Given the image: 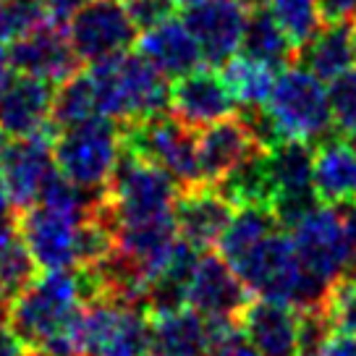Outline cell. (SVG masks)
<instances>
[{"label":"cell","instance_id":"obj_1","mask_svg":"<svg viewBox=\"0 0 356 356\" xmlns=\"http://www.w3.org/2000/svg\"><path fill=\"white\" fill-rule=\"evenodd\" d=\"M97 111L118 123L149 118L170 108V79L163 76L145 56L126 50L121 56L87 66Z\"/></svg>","mask_w":356,"mask_h":356},{"label":"cell","instance_id":"obj_2","mask_svg":"<svg viewBox=\"0 0 356 356\" xmlns=\"http://www.w3.org/2000/svg\"><path fill=\"white\" fill-rule=\"evenodd\" d=\"M84 309L76 267L40 270L37 278L8 304L6 323L34 351L44 341L66 333Z\"/></svg>","mask_w":356,"mask_h":356},{"label":"cell","instance_id":"obj_3","mask_svg":"<svg viewBox=\"0 0 356 356\" xmlns=\"http://www.w3.org/2000/svg\"><path fill=\"white\" fill-rule=\"evenodd\" d=\"M121 152V123L105 115L60 129L53 139L56 168L71 184L89 191H105Z\"/></svg>","mask_w":356,"mask_h":356},{"label":"cell","instance_id":"obj_4","mask_svg":"<svg viewBox=\"0 0 356 356\" xmlns=\"http://www.w3.org/2000/svg\"><path fill=\"white\" fill-rule=\"evenodd\" d=\"M178 191L181 186L168 170L123 147L118 165L105 186V202L115 225H129L173 215Z\"/></svg>","mask_w":356,"mask_h":356},{"label":"cell","instance_id":"obj_5","mask_svg":"<svg viewBox=\"0 0 356 356\" xmlns=\"http://www.w3.org/2000/svg\"><path fill=\"white\" fill-rule=\"evenodd\" d=\"M267 111L286 139L317 145L333 131L327 87L323 79L299 63H291L278 74V81L267 100Z\"/></svg>","mask_w":356,"mask_h":356},{"label":"cell","instance_id":"obj_6","mask_svg":"<svg viewBox=\"0 0 356 356\" xmlns=\"http://www.w3.org/2000/svg\"><path fill=\"white\" fill-rule=\"evenodd\" d=\"M121 131L126 149L157 163L176 178L181 189L204 184L197 157V129L186 126L173 113H155L149 118L121 123Z\"/></svg>","mask_w":356,"mask_h":356},{"label":"cell","instance_id":"obj_7","mask_svg":"<svg viewBox=\"0 0 356 356\" xmlns=\"http://www.w3.org/2000/svg\"><path fill=\"white\" fill-rule=\"evenodd\" d=\"M291 238L301 259V267L312 278L333 286L335 280L351 273L356 252L346 231L341 207L317 204L307 218H301L291 228Z\"/></svg>","mask_w":356,"mask_h":356},{"label":"cell","instance_id":"obj_8","mask_svg":"<svg viewBox=\"0 0 356 356\" xmlns=\"http://www.w3.org/2000/svg\"><path fill=\"white\" fill-rule=\"evenodd\" d=\"M66 37L81 66H92L126 53L139 32L123 0H87L68 19Z\"/></svg>","mask_w":356,"mask_h":356},{"label":"cell","instance_id":"obj_9","mask_svg":"<svg viewBox=\"0 0 356 356\" xmlns=\"http://www.w3.org/2000/svg\"><path fill=\"white\" fill-rule=\"evenodd\" d=\"M19 215V234L40 270L76 267V231L84 218L34 202ZM89 218V215H87Z\"/></svg>","mask_w":356,"mask_h":356},{"label":"cell","instance_id":"obj_10","mask_svg":"<svg viewBox=\"0 0 356 356\" xmlns=\"http://www.w3.org/2000/svg\"><path fill=\"white\" fill-rule=\"evenodd\" d=\"M53 139H56V131L47 126L29 136H16L3 149L0 176L6 181L13 210H24L34 204L40 200V191L47 184V178L56 173Z\"/></svg>","mask_w":356,"mask_h":356},{"label":"cell","instance_id":"obj_11","mask_svg":"<svg viewBox=\"0 0 356 356\" xmlns=\"http://www.w3.org/2000/svg\"><path fill=\"white\" fill-rule=\"evenodd\" d=\"M6 60L16 74L44 79L53 84L66 81L81 68V60L71 50L66 37V26L53 22L40 24L32 32L11 40L6 44Z\"/></svg>","mask_w":356,"mask_h":356},{"label":"cell","instance_id":"obj_12","mask_svg":"<svg viewBox=\"0 0 356 356\" xmlns=\"http://www.w3.org/2000/svg\"><path fill=\"white\" fill-rule=\"evenodd\" d=\"M246 8L241 0H200L184 8L181 22L194 34L204 63L220 68L241 50Z\"/></svg>","mask_w":356,"mask_h":356},{"label":"cell","instance_id":"obj_13","mask_svg":"<svg viewBox=\"0 0 356 356\" xmlns=\"http://www.w3.org/2000/svg\"><path fill=\"white\" fill-rule=\"evenodd\" d=\"M254 299L252 291L238 278L236 267L218 252H202L191 270L186 286V304L204 320L212 317H241V312Z\"/></svg>","mask_w":356,"mask_h":356},{"label":"cell","instance_id":"obj_14","mask_svg":"<svg viewBox=\"0 0 356 356\" xmlns=\"http://www.w3.org/2000/svg\"><path fill=\"white\" fill-rule=\"evenodd\" d=\"M236 100L218 68H197L170 81V113L191 129L236 115Z\"/></svg>","mask_w":356,"mask_h":356},{"label":"cell","instance_id":"obj_15","mask_svg":"<svg viewBox=\"0 0 356 356\" xmlns=\"http://www.w3.org/2000/svg\"><path fill=\"white\" fill-rule=\"evenodd\" d=\"M236 204L218 186L200 184L181 189L173 204V220L178 236L200 252L218 246L222 231L234 218Z\"/></svg>","mask_w":356,"mask_h":356},{"label":"cell","instance_id":"obj_16","mask_svg":"<svg viewBox=\"0 0 356 356\" xmlns=\"http://www.w3.org/2000/svg\"><path fill=\"white\" fill-rule=\"evenodd\" d=\"M238 323L246 343L259 356H299V309L293 304L254 296Z\"/></svg>","mask_w":356,"mask_h":356},{"label":"cell","instance_id":"obj_17","mask_svg":"<svg viewBox=\"0 0 356 356\" xmlns=\"http://www.w3.org/2000/svg\"><path fill=\"white\" fill-rule=\"evenodd\" d=\"M259 152L252 134L246 131L238 115L215 121L197 131V157L204 184H220L236 168H241L249 157Z\"/></svg>","mask_w":356,"mask_h":356},{"label":"cell","instance_id":"obj_18","mask_svg":"<svg viewBox=\"0 0 356 356\" xmlns=\"http://www.w3.org/2000/svg\"><path fill=\"white\" fill-rule=\"evenodd\" d=\"M314 194L330 207L356 204V142L325 136L314 145Z\"/></svg>","mask_w":356,"mask_h":356},{"label":"cell","instance_id":"obj_19","mask_svg":"<svg viewBox=\"0 0 356 356\" xmlns=\"http://www.w3.org/2000/svg\"><path fill=\"white\" fill-rule=\"evenodd\" d=\"M56 87L53 81L16 74L11 87L0 97V129L13 139L47 129Z\"/></svg>","mask_w":356,"mask_h":356},{"label":"cell","instance_id":"obj_20","mask_svg":"<svg viewBox=\"0 0 356 356\" xmlns=\"http://www.w3.org/2000/svg\"><path fill=\"white\" fill-rule=\"evenodd\" d=\"M136 53L145 56L170 81L189 74V71H197L204 63L194 34L186 29V24L176 22V19H168L155 29H147L139 34Z\"/></svg>","mask_w":356,"mask_h":356},{"label":"cell","instance_id":"obj_21","mask_svg":"<svg viewBox=\"0 0 356 356\" xmlns=\"http://www.w3.org/2000/svg\"><path fill=\"white\" fill-rule=\"evenodd\" d=\"M296 63L312 71L323 81H333L356 63V24L330 22L301 44L296 53Z\"/></svg>","mask_w":356,"mask_h":356},{"label":"cell","instance_id":"obj_22","mask_svg":"<svg viewBox=\"0 0 356 356\" xmlns=\"http://www.w3.org/2000/svg\"><path fill=\"white\" fill-rule=\"evenodd\" d=\"M149 354L152 356H210L207 323L200 312L181 307L149 314Z\"/></svg>","mask_w":356,"mask_h":356},{"label":"cell","instance_id":"obj_23","mask_svg":"<svg viewBox=\"0 0 356 356\" xmlns=\"http://www.w3.org/2000/svg\"><path fill=\"white\" fill-rule=\"evenodd\" d=\"M238 53L275 68V71H283L291 63H296V44L283 32V26L267 8V3H259L246 13L244 37H241Z\"/></svg>","mask_w":356,"mask_h":356},{"label":"cell","instance_id":"obj_24","mask_svg":"<svg viewBox=\"0 0 356 356\" xmlns=\"http://www.w3.org/2000/svg\"><path fill=\"white\" fill-rule=\"evenodd\" d=\"M280 228L275 212L267 204H244L236 207L234 218L228 222V228L222 231L218 241V254L225 257L231 265L241 262L257 244H262L267 236H273Z\"/></svg>","mask_w":356,"mask_h":356},{"label":"cell","instance_id":"obj_25","mask_svg":"<svg viewBox=\"0 0 356 356\" xmlns=\"http://www.w3.org/2000/svg\"><path fill=\"white\" fill-rule=\"evenodd\" d=\"M220 74L238 108H259V105H267V100H270L280 71L238 53L228 63H222Z\"/></svg>","mask_w":356,"mask_h":356},{"label":"cell","instance_id":"obj_26","mask_svg":"<svg viewBox=\"0 0 356 356\" xmlns=\"http://www.w3.org/2000/svg\"><path fill=\"white\" fill-rule=\"evenodd\" d=\"M95 115H100V111H97V97H95L92 79H89L87 68H79L74 76H68L66 81H60L56 87L50 129L60 131V129L76 126L81 121H89Z\"/></svg>","mask_w":356,"mask_h":356},{"label":"cell","instance_id":"obj_27","mask_svg":"<svg viewBox=\"0 0 356 356\" xmlns=\"http://www.w3.org/2000/svg\"><path fill=\"white\" fill-rule=\"evenodd\" d=\"M267 8L278 19L283 32L291 37V42L296 44V53L325 24L317 0H267Z\"/></svg>","mask_w":356,"mask_h":356},{"label":"cell","instance_id":"obj_28","mask_svg":"<svg viewBox=\"0 0 356 356\" xmlns=\"http://www.w3.org/2000/svg\"><path fill=\"white\" fill-rule=\"evenodd\" d=\"M327 97H330L335 134L356 142V66L330 81Z\"/></svg>","mask_w":356,"mask_h":356},{"label":"cell","instance_id":"obj_29","mask_svg":"<svg viewBox=\"0 0 356 356\" xmlns=\"http://www.w3.org/2000/svg\"><path fill=\"white\" fill-rule=\"evenodd\" d=\"M44 22L50 19L42 0H0V40L6 44Z\"/></svg>","mask_w":356,"mask_h":356},{"label":"cell","instance_id":"obj_30","mask_svg":"<svg viewBox=\"0 0 356 356\" xmlns=\"http://www.w3.org/2000/svg\"><path fill=\"white\" fill-rule=\"evenodd\" d=\"M123 6H126V11H129L139 34L147 32V29H155L168 19H173V13L178 8L173 0H123Z\"/></svg>","mask_w":356,"mask_h":356},{"label":"cell","instance_id":"obj_31","mask_svg":"<svg viewBox=\"0 0 356 356\" xmlns=\"http://www.w3.org/2000/svg\"><path fill=\"white\" fill-rule=\"evenodd\" d=\"M323 22H356V0H317Z\"/></svg>","mask_w":356,"mask_h":356},{"label":"cell","instance_id":"obj_32","mask_svg":"<svg viewBox=\"0 0 356 356\" xmlns=\"http://www.w3.org/2000/svg\"><path fill=\"white\" fill-rule=\"evenodd\" d=\"M317 356H356V338L343 333V330H335V333L325 341V346L320 348Z\"/></svg>","mask_w":356,"mask_h":356},{"label":"cell","instance_id":"obj_33","mask_svg":"<svg viewBox=\"0 0 356 356\" xmlns=\"http://www.w3.org/2000/svg\"><path fill=\"white\" fill-rule=\"evenodd\" d=\"M0 356H29L26 343L13 333L6 320H0Z\"/></svg>","mask_w":356,"mask_h":356},{"label":"cell","instance_id":"obj_34","mask_svg":"<svg viewBox=\"0 0 356 356\" xmlns=\"http://www.w3.org/2000/svg\"><path fill=\"white\" fill-rule=\"evenodd\" d=\"M212 356H259V354H257L252 346L246 343V338H241L238 343L228 346L225 351H218V354H212Z\"/></svg>","mask_w":356,"mask_h":356},{"label":"cell","instance_id":"obj_35","mask_svg":"<svg viewBox=\"0 0 356 356\" xmlns=\"http://www.w3.org/2000/svg\"><path fill=\"white\" fill-rule=\"evenodd\" d=\"M13 79H16V71H13V68L8 66V60L3 58V60H0V97L6 95V89L11 87Z\"/></svg>","mask_w":356,"mask_h":356},{"label":"cell","instance_id":"obj_36","mask_svg":"<svg viewBox=\"0 0 356 356\" xmlns=\"http://www.w3.org/2000/svg\"><path fill=\"white\" fill-rule=\"evenodd\" d=\"M13 204H11V197H8V189H6V181L0 176V215H6V212H11Z\"/></svg>","mask_w":356,"mask_h":356},{"label":"cell","instance_id":"obj_37","mask_svg":"<svg viewBox=\"0 0 356 356\" xmlns=\"http://www.w3.org/2000/svg\"><path fill=\"white\" fill-rule=\"evenodd\" d=\"M178 8H189V6H194V3H200V0H173Z\"/></svg>","mask_w":356,"mask_h":356},{"label":"cell","instance_id":"obj_38","mask_svg":"<svg viewBox=\"0 0 356 356\" xmlns=\"http://www.w3.org/2000/svg\"><path fill=\"white\" fill-rule=\"evenodd\" d=\"M6 145H8V134L0 129V155H3V149H6Z\"/></svg>","mask_w":356,"mask_h":356},{"label":"cell","instance_id":"obj_39","mask_svg":"<svg viewBox=\"0 0 356 356\" xmlns=\"http://www.w3.org/2000/svg\"><path fill=\"white\" fill-rule=\"evenodd\" d=\"M3 58H6V42L0 40V60H3Z\"/></svg>","mask_w":356,"mask_h":356},{"label":"cell","instance_id":"obj_40","mask_svg":"<svg viewBox=\"0 0 356 356\" xmlns=\"http://www.w3.org/2000/svg\"><path fill=\"white\" fill-rule=\"evenodd\" d=\"M134 356H152V354H149V351H147V354H134Z\"/></svg>","mask_w":356,"mask_h":356},{"label":"cell","instance_id":"obj_41","mask_svg":"<svg viewBox=\"0 0 356 356\" xmlns=\"http://www.w3.org/2000/svg\"><path fill=\"white\" fill-rule=\"evenodd\" d=\"M354 24H356V22H354Z\"/></svg>","mask_w":356,"mask_h":356}]
</instances>
